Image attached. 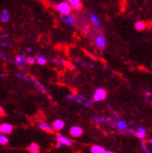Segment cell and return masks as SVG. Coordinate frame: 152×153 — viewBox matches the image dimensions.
I'll return each mask as SVG.
<instances>
[{"instance_id": "obj_2", "label": "cell", "mask_w": 152, "mask_h": 153, "mask_svg": "<svg viewBox=\"0 0 152 153\" xmlns=\"http://www.w3.org/2000/svg\"><path fill=\"white\" fill-rule=\"evenodd\" d=\"M57 10L58 11L63 14V15H66V14H70L72 7H70V5L66 3V2H61L57 5Z\"/></svg>"}, {"instance_id": "obj_7", "label": "cell", "mask_w": 152, "mask_h": 153, "mask_svg": "<svg viewBox=\"0 0 152 153\" xmlns=\"http://www.w3.org/2000/svg\"><path fill=\"white\" fill-rule=\"evenodd\" d=\"M106 44V39L104 36H97L95 38V45L99 49H104Z\"/></svg>"}, {"instance_id": "obj_21", "label": "cell", "mask_w": 152, "mask_h": 153, "mask_svg": "<svg viewBox=\"0 0 152 153\" xmlns=\"http://www.w3.org/2000/svg\"><path fill=\"white\" fill-rule=\"evenodd\" d=\"M86 97L84 95H82V94H78V95H75V98H74V100L77 102L78 104H83L85 102L86 100Z\"/></svg>"}, {"instance_id": "obj_39", "label": "cell", "mask_w": 152, "mask_h": 153, "mask_svg": "<svg viewBox=\"0 0 152 153\" xmlns=\"http://www.w3.org/2000/svg\"><path fill=\"white\" fill-rule=\"evenodd\" d=\"M26 51H27V52H31V51H33V48H26Z\"/></svg>"}, {"instance_id": "obj_14", "label": "cell", "mask_w": 152, "mask_h": 153, "mask_svg": "<svg viewBox=\"0 0 152 153\" xmlns=\"http://www.w3.org/2000/svg\"><path fill=\"white\" fill-rule=\"evenodd\" d=\"M25 59H26V57L24 54H18L16 56V59H15V61H13V64L18 65V66L19 65H22L25 63Z\"/></svg>"}, {"instance_id": "obj_43", "label": "cell", "mask_w": 152, "mask_h": 153, "mask_svg": "<svg viewBox=\"0 0 152 153\" xmlns=\"http://www.w3.org/2000/svg\"><path fill=\"white\" fill-rule=\"evenodd\" d=\"M0 134H2V133H1V130H0Z\"/></svg>"}, {"instance_id": "obj_8", "label": "cell", "mask_w": 152, "mask_h": 153, "mask_svg": "<svg viewBox=\"0 0 152 153\" xmlns=\"http://www.w3.org/2000/svg\"><path fill=\"white\" fill-rule=\"evenodd\" d=\"M83 134V129L79 126H73L70 129V134L74 137H79Z\"/></svg>"}, {"instance_id": "obj_4", "label": "cell", "mask_w": 152, "mask_h": 153, "mask_svg": "<svg viewBox=\"0 0 152 153\" xmlns=\"http://www.w3.org/2000/svg\"><path fill=\"white\" fill-rule=\"evenodd\" d=\"M37 126H39V128L41 129L42 131L46 132V133H50V134L54 133V128H53L50 123H48L47 121H39L37 122Z\"/></svg>"}, {"instance_id": "obj_28", "label": "cell", "mask_w": 152, "mask_h": 153, "mask_svg": "<svg viewBox=\"0 0 152 153\" xmlns=\"http://www.w3.org/2000/svg\"><path fill=\"white\" fill-rule=\"evenodd\" d=\"M0 46H1V47H9L10 43L7 41H4L2 39H0Z\"/></svg>"}, {"instance_id": "obj_9", "label": "cell", "mask_w": 152, "mask_h": 153, "mask_svg": "<svg viewBox=\"0 0 152 153\" xmlns=\"http://www.w3.org/2000/svg\"><path fill=\"white\" fill-rule=\"evenodd\" d=\"M30 78H31V79L34 81L35 85H36L37 88H39V89L42 91V93H44V94H48V93H49V90H48L46 87H45L44 85H42V84H41L39 80H37L34 76H30Z\"/></svg>"}, {"instance_id": "obj_20", "label": "cell", "mask_w": 152, "mask_h": 153, "mask_svg": "<svg viewBox=\"0 0 152 153\" xmlns=\"http://www.w3.org/2000/svg\"><path fill=\"white\" fill-rule=\"evenodd\" d=\"M90 20L93 22V25L97 27L100 26V20L98 18L94 13H90Z\"/></svg>"}, {"instance_id": "obj_16", "label": "cell", "mask_w": 152, "mask_h": 153, "mask_svg": "<svg viewBox=\"0 0 152 153\" xmlns=\"http://www.w3.org/2000/svg\"><path fill=\"white\" fill-rule=\"evenodd\" d=\"M10 19V13L9 10H3V12L1 13V17H0V20H1L2 22H7Z\"/></svg>"}, {"instance_id": "obj_26", "label": "cell", "mask_w": 152, "mask_h": 153, "mask_svg": "<svg viewBox=\"0 0 152 153\" xmlns=\"http://www.w3.org/2000/svg\"><path fill=\"white\" fill-rule=\"evenodd\" d=\"M142 148H143V149L145 150V152L146 153H151V150L148 148V146L146 145V143L145 142H142Z\"/></svg>"}, {"instance_id": "obj_12", "label": "cell", "mask_w": 152, "mask_h": 153, "mask_svg": "<svg viewBox=\"0 0 152 153\" xmlns=\"http://www.w3.org/2000/svg\"><path fill=\"white\" fill-rule=\"evenodd\" d=\"M147 135V130L142 127V126H138L136 128V136L138 137L139 139H144Z\"/></svg>"}, {"instance_id": "obj_22", "label": "cell", "mask_w": 152, "mask_h": 153, "mask_svg": "<svg viewBox=\"0 0 152 153\" xmlns=\"http://www.w3.org/2000/svg\"><path fill=\"white\" fill-rule=\"evenodd\" d=\"M36 62L39 65H45L47 64V60H46V58H45V57L39 55L37 58H36Z\"/></svg>"}, {"instance_id": "obj_6", "label": "cell", "mask_w": 152, "mask_h": 153, "mask_svg": "<svg viewBox=\"0 0 152 153\" xmlns=\"http://www.w3.org/2000/svg\"><path fill=\"white\" fill-rule=\"evenodd\" d=\"M56 139H57V142L61 143L62 145H65V146H68V147H71L73 145L72 140H70L69 138H67V137H65L62 134H57Z\"/></svg>"}, {"instance_id": "obj_18", "label": "cell", "mask_w": 152, "mask_h": 153, "mask_svg": "<svg viewBox=\"0 0 152 153\" xmlns=\"http://www.w3.org/2000/svg\"><path fill=\"white\" fill-rule=\"evenodd\" d=\"M105 149L101 146H98V145H93L90 149L92 153H105Z\"/></svg>"}, {"instance_id": "obj_23", "label": "cell", "mask_w": 152, "mask_h": 153, "mask_svg": "<svg viewBox=\"0 0 152 153\" xmlns=\"http://www.w3.org/2000/svg\"><path fill=\"white\" fill-rule=\"evenodd\" d=\"M94 104H95V101L93 99H86L85 102L83 103V105H84L86 108H90V106L94 105Z\"/></svg>"}, {"instance_id": "obj_3", "label": "cell", "mask_w": 152, "mask_h": 153, "mask_svg": "<svg viewBox=\"0 0 152 153\" xmlns=\"http://www.w3.org/2000/svg\"><path fill=\"white\" fill-rule=\"evenodd\" d=\"M114 122H115V127L119 130V132L125 134L126 132H127V129H128V123H127V122L122 120H120V119L116 120Z\"/></svg>"}, {"instance_id": "obj_1", "label": "cell", "mask_w": 152, "mask_h": 153, "mask_svg": "<svg viewBox=\"0 0 152 153\" xmlns=\"http://www.w3.org/2000/svg\"><path fill=\"white\" fill-rule=\"evenodd\" d=\"M106 98V91L103 88H98L94 91L93 94V100L95 102H100L103 101Z\"/></svg>"}, {"instance_id": "obj_35", "label": "cell", "mask_w": 152, "mask_h": 153, "mask_svg": "<svg viewBox=\"0 0 152 153\" xmlns=\"http://www.w3.org/2000/svg\"><path fill=\"white\" fill-rule=\"evenodd\" d=\"M52 62H54L56 65H61V61H59V60H57V59H54V60H51Z\"/></svg>"}, {"instance_id": "obj_29", "label": "cell", "mask_w": 152, "mask_h": 153, "mask_svg": "<svg viewBox=\"0 0 152 153\" xmlns=\"http://www.w3.org/2000/svg\"><path fill=\"white\" fill-rule=\"evenodd\" d=\"M74 98H75V95L72 94H68L65 95V99H67V100H74Z\"/></svg>"}, {"instance_id": "obj_31", "label": "cell", "mask_w": 152, "mask_h": 153, "mask_svg": "<svg viewBox=\"0 0 152 153\" xmlns=\"http://www.w3.org/2000/svg\"><path fill=\"white\" fill-rule=\"evenodd\" d=\"M22 79H24L26 82L31 81V78H30V76H26V75H24V76H22Z\"/></svg>"}, {"instance_id": "obj_41", "label": "cell", "mask_w": 152, "mask_h": 153, "mask_svg": "<svg viewBox=\"0 0 152 153\" xmlns=\"http://www.w3.org/2000/svg\"><path fill=\"white\" fill-rule=\"evenodd\" d=\"M105 153H114V152L111 150H105Z\"/></svg>"}, {"instance_id": "obj_32", "label": "cell", "mask_w": 152, "mask_h": 153, "mask_svg": "<svg viewBox=\"0 0 152 153\" xmlns=\"http://www.w3.org/2000/svg\"><path fill=\"white\" fill-rule=\"evenodd\" d=\"M7 37H9V34L2 33L1 35H0V39H4V38H7Z\"/></svg>"}, {"instance_id": "obj_37", "label": "cell", "mask_w": 152, "mask_h": 153, "mask_svg": "<svg viewBox=\"0 0 152 153\" xmlns=\"http://www.w3.org/2000/svg\"><path fill=\"white\" fill-rule=\"evenodd\" d=\"M0 57H1V58H5V52L4 51H0Z\"/></svg>"}, {"instance_id": "obj_36", "label": "cell", "mask_w": 152, "mask_h": 153, "mask_svg": "<svg viewBox=\"0 0 152 153\" xmlns=\"http://www.w3.org/2000/svg\"><path fill=\"white\" fill-rule=\"evenodd\" d=\"M22 76H24V75H22V74H20V73H17V74H16V76H17L18 79H22Z\"/></svg>"}, {"instance_id": "obj_25", "label": "cell", "mask_w": 152, "mask_h": 153, "mask_svg": "<svg viewBox=\"0 0 152 153\" xmlns=\"http://www.w3.org/2000/svg\"><path fill=\"white\" fill-rule=\"evenodd\" d=\"M35 62H36V59H35L34 57H27V58L25 59V63L28 64V65H34Z\"/></svg>"}, {"instance_id": "obj_13", "label": "cell", "mask_w": 152, "mask_h": 153, "mask_svg": "<svg viewBox=\"0 0 152 153\" xmlns=\"http://www.w3.org/2000/svg\"><path fill=\"white\" fill-rule=\"evenodd\" d=\"M68 4L70 5V7H74L75 10H81L82 7V3L81 0H68Z\"/></svg>"}, {"instance_id": "obj_34", "label": "cell", "mask_w": 152, "mask_h": 153, "mask_svg": "<svg viewBox=\"0 0 152 153\" xmlns=\"http://www.w3.org/2000/svg\"><path fill=\"white\" fill-rule=\"evenodd\" d=\"M5 115V110L2 106H0V117H3Z\"/></svg>"}, {"instance_id": "obj_11", "label": "cell", "mask_w": 152, "mask_h": 153, "mask_svg": "<svg viewBox=\"0 0 152 153\" xmlns=\"http://www.w3.org/2000/svg\"><path fill=\"white\" fill-rule=\"evenodd\" d=\"M2 134H10L13 131V126L10 123H3L0 126Z\"/></svg>"}, {"instance_id": "obj_24", "label": "cell", "mask_w": 152, "mask_h": 153, "mask_svg": "<svg viewBox=\"0 0 152 153\" xmlns=\"http://www.w3.org/2000/svg\"><path fill=\"white\" fill-rule=\"evenodd\" d=\"M9 143V138L3 134H0V145H7Z\"/></svg>"}, {"instance_id": "obj_15", "label": "cell", "mask_w": 152, "mask_h": 153, "mask_svg": "<svg viewBox=\"0 0 152 153\" xmlns=\"http://www.w3.org/2000/svg\"><path fill=\"white\" fill-rule=\"evenodd\" d=\"M52 127L54 128V130H58V131H60V130L64 129V127H65V122L62 120H56L53 121Z\"/></svg>"}, {"instance_id": "obj_19", "label": "cell", "mask_w": 152, "mask_h": 153, "mask_svg": "<svg viewBox=\"0 0 152 153\" xmlns=\"http://www.w3.org/2000/svg\"><path fill=\"white\" fill-rule=\"evenodd\" d=\"M146 27H147L146 24L144 22H142V21H138L134 25V28L137 30V31H144V30L146 29Z\"/></svg>"}, {"instance_id": "obj_17", "label": "cell", "mask_w": 152, "mask_h": 153, "mask_svg": "<svg viewBox=\"0 0 152 153\" xmlns=\"http://www.w3.org/2000/svg\"><path fill=\"white\" fill-rule=\"evenodd\" d=\"M28 151L30 153H39V146L36 143H32L28 147Z\"/></svg>"}, {"instance_id": "obj_44", "label": "cell", "mask_w": 152, "mask_h": 153, "mask_svg": "<svg viewBox=\"0 0 152 153\" xmlns=\"http://www.w3.org/2000/svg\"><path fill=\"white\" fill-rule=\"evenodd\" d=\"M0 31H1V30H0Z\"/></svg>"}, {"instance_id": "obj_30", "label": "cell", "mask_w": 152, "mask_h": 153, "mask_svg": "<svg viewBox=\"0 0 152 153\" xmlns=\"http://www.w3.org/2000/svg\"><path fill=\"white\" fill-rule=\"evenodd\" d=\"M127 132L129 133V134H131L132 135H133V136H136V131L135 130H133V129H127Z\"/></svg>"}, {"instance_id": "obj_42", "label": "cell", "mask_w": 152, "mask_h": 153, "mask_svg": "<svg viewBox=\"0 0 152 153\" xmlns=\"http://www.w3.org/2000/svg\"><path fill=\"white\" fill-rule=\"evenodd\" d=\"M0 76H5V74L4 73H1V74H0Z\"/></svg>"}, {"instance_id": "obj_10", "label": "cell", "mask_w": 152, "mask_h": 153, "mask_svg": "<svg viewBox=\"0 0 152 153\" xmlns=\"http://www.w3.org/2000/svg\"><path fill=\"white\" fill-rule=\"evenodd\" d=\"M61 19H62V21L64 22H65V24L68 25H75V20H74V18L71 16V15H69V14L62 15V16H61Z\"/></svg>"}, {"instance_id": "obj_40", "label": "cell", "mask_w": 152, "mask_h": 153, "mask_svg": "<svg viewBox=\"0 0 152 153\" xmlns=\"http://www.w3.org/2000/svg\"><path fill=\"white\" fill-rule=\"evenodd\" d=\"M40 55V53L39 52H37V53H36V54H35V56H34V58L36 59V58H37V57H39Z\"/></svg>"}, {"instance_id": "obj_38", "label": "cell", "mask_w": 152, "mask_h": 153, "mask_svg": "<svg viewBox=\"0 0 152 153\" xmlns=\"http://www.w3.org/2000/svg\"><path fill=\"white\" fill-rule=\"evenodd\" d=\"M61 147H62V144L59 143V142H57V143H56V148H57V149H60Z\"/></svg>"}, {"instance_id": "obj_27", "label": "cell", "mask_w": 152, "mask_h": 153, "mask_svg": "<svg viewBox=\"0 0 152 153\" xmlns=\"http://www.w3.org/2000/svg\"><path fill=\"white\" fill-rule=\"evenodd\" d=\"M145 96H146V99L148 101V102H150L151 103V99H150V96H151V91H145Z\"/></svg>"}, {"instance_id": "obj_5", "label": "cell", "mask_w": 152, "mask_h": 153, "mask_svg": "<svg viewBox=\"0 0 152 153\" xmlns=\"http://www.w3.org/2000/svg\"><path fill=\"white\" fill-rule=\"evenodd\" d=\"M93 123L95 124H102V123H108L111 126H115V123H113V120L110 118H105V117H95L93 119Z\"/></svg>"}, {"instance_id": "obj_33", "label": "cell", "mask_w": 152, "mask_h": 153, "mask_svg": "<svg viewBox=\"0 0 152 153\" xmlns=\"http://www.w3.org/2000/svg\"><path fill=\"white\" fill-rule=\"evenodd\" d=\"M81 65L84 66V67H92V66H93L92 64H89V63H81Z\"/></svg>"}]
</instances>
